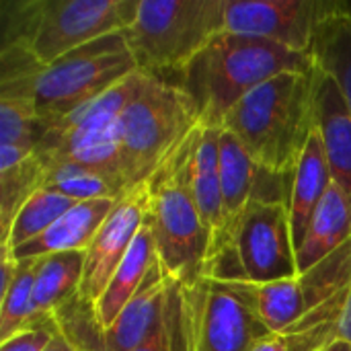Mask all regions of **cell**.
<instances>
[{
	"instance_id": "1",
	"label": "cell",
	"mask_w": 351,
	"mask_h": 351,
	"mask_svg": "<svg viewBox=\"0 0 351 351\" xmlns=\"http://www.w3.org/2000/svg\"><path fill=\"white\" fill-rule=\"evenodd\" d=\"M313 68L311 56L224 31L189 62L177 86L189 97L199 125L222 128L226 115L257 86L284 72L306 74Z\"/></svg>"
},
{
	"instance_id": "2",
	"label": "cell",
	"mask_w": 351,
	"mask_h": 351,
	"mask_svg": "<svg viewBox=\"0 0 351 351\" xmlns=\"http://www.w3.org/2000/svg\"><path fill=\"white\" fill-rule=\"evenodd\" d=\"M317 128L315 68L306 74L284 72L249 93L224 119L259 169L276 177H294Z\"/></svg>"
},
{
	"instance_id": "3",
	"label": "cell",
	"mask_w": 351,
	"mask_h": 351,
	"mask_svg": "<svg viewBox=\"0 0 351 351\" xmlns=\"http://www.w3.org/2000/svg\"><path fill=\"white\" fill-rule=\"evenodd\" d=\"M193 132L144 181V224L152 234L158 265L171 282L181 286H193L204 276L212 239L191 193Z\"/></svg>"
},
{
	"instance_id": "4",
	"label": "cell",
	"mask_w": 351,
	"mask_h": 351,
	"mask_svg": "<svg viewBox=\"0 0 351 351\" xmlns=\"http://www.w3.org/2000/svg\"><path fill=\"white\" fill-rule=\"evenodd\" d=\"M226 31V0H140L123 37L138 70L177 84L189 62Z\"/></svg>"
},
{
	"instance_id": "5",
	"label": "cell",
	"mask_w": 351,
	"mask_h": 351,
	"mask_svg": "<svg viewBox=\"0 0 351 351\" xmlns=\"http://www.w3.org/2000/svg\"><path fill=\"white\" fill-rule=\"evenodd\" d=\"M199 125L189 97L173 82L148 76L125 107L119 130L132 187H138Z\"/></svg>"
},
{
	"instance_id": "6",
	"label": "cell",
	"mask_w": 351,
	"mask_h": 351,
	"mask_svg": "<svg viewBox=\"0 0 351 351\" xmlns=\"http://www.w3.org/2000/svg\"><path fill=\"white\" fill-rule=\"evenodd\" d=\"M134 72H138V64L123 33L105 35L68 51L45 66L39 76L35 90L39 125L64 119Z\"/></svg>"
},
{
	"instance_id": "7",
	"label": "cell",
	"mask_w": 351,
	"mask_h": 351,
	"mask_svg": "<svg viewBox=\"0 0 351 351\" xmlns=\"http://www.w3.org/2000/svg\"><path fill=\"white\" fill-rule=\"evenodd\" d=\"M183 288L191 311L195 351H251L271 335L249 282L199 278L193 286Z\"/></svg>"
},
{
	"instance_id": "8",
	"label": "cell",
	"mask_w": 351,
	"mask_h": 351,
	"mask_svg": "<svg viewBox=\"0 0 351 351\" xmlns=\"http://www.w3.org/2000/svg\"><path fill=\"white\" fill-rule=\"evenodd\" d=\"M140 0H41L31 49L43 66L105 35L128 31Z\"/></svg>"
},
{
	"instance_id": "9",
	"label": "cell",
	"mask_w": 351,
	"mask_h": 351,
	"mask_svg": "<svg viewBox=\"0 0 351 351\" xmlns=\"http://www.w3.org/2000/svg\"><path fill=\"white\" fill-rule=\"evenodd\" d=\"M346 6L339 0H226V31L308 56L319 29Z\"/></svg>"
},
{
	"instance_id": "10",
	"label": "cell",
	"mask_w": 351,
	"mask_h": 351,
	"mask_svg": "<svg viewBox=\"0 0 351 351\" xmlns=\"http://www.w3.org/2000/svg\"><path fill=\"white\" fill-rule=\"evenodd\" d=\"M237 255L249 284H274L298 276L290 202H253L237 230Z\"/></svg>"
},
{
	"instance_id": "11",
	"label": "cell",
	"mask_w": 351,
	"mask_h": 351,
	"mask_svg": "<svg viewBox=\"0 0 351 351\" xmlns=\"http://www.w3.org/2000/svg\"><path fill=\"white\" fill-rule=\"evenodd\" d=\"M146 218V185L140 183L123 197L99 228L97 237L84 251V274L80 294L97 304L109 286L113 274L125 259L134 239L144 226Z\"/></svg>"
},
{
	"instance_id": "12",
	"label": "cell",
	"mask_w": 351,
	"mask_h": 351,
	"mask_svg": "<svg viewBox=\"0 0 351 351\" xmlns=\"http://www.w3.org/2000/svg\"><path fill=\"white\" fill-rule=\"evenodd\" d=\"M315 119L333 183L351 197V109L337 82L315 66Z\"/></svg>"
},
{
	"instance_id": "13",
	"label": "cell",
	"mask_w": 351,
	"mask_h": 351,
	"mask_svg": "<svg viewBox=\"0 0 351 351\" xmlns=\"http://www.w3.org/2000/svg\"><path fill=\"white\" fill-rule=\"evenodd\" d=\"M117 202L119 199L113 197L78 202L39 239L10 251L12 259L23 261V259L47 257V255L70 253V251H86L93 239L97 237L99 228L103 226V222L117 206Z\"/></svg>"
},
{
	"instance_id": "14",
	"label": "cell",
	"mask_w": 351,
	"mask_h": 351,
	"mask_svg": "<svg viewBox=\"0 0 351 351\" xmlns=\"http://www.w3.org/2000/svg\"><path fill=\"white\" fill-rule=\"evenodd\" d=\"M169 286L171 280L156 261L136 296L105 331V351H136L156 331L162 321Z\"/></svg>"
},
{
	"instance_id": "15",
	"label": "cell",
	"mask_w": 351,
	"mask_h": 351,
	"mask_svg": "<svg viewBox=\"0 0 351 351\" xmlns=\"http://www.w3.org/2000/svg\"><path fill=\"white\" fill-rule=\"evenodd\" d=\"M333 185L331 167L325 154V146L321 140L319 130L315 128L304 154L296 167L292 177V195H290V220H292V237L296 251L300 249L306 230L327 195L329 187Z\"/></svg>"
},
{
	"instance_id": "16",
	"label": "cell",
	"mask_w": 351,
	"mask_h": 351,
	"mask_svg": "<svg viewBox=\"0 0 351 351\" xmlns=\"http://www.w3.org/2000/svg\"><path fill=\"white\" fill-rule=\"evenodd\" d=\"M220 136L222 128L197 125L191 148V193L202 222L214 237L224 224V199L220 181Z\"/></svg>"
},
{
	"instance_id": "17",
	"label": "cell",
	"mask_w": 351,
	"mask_h": 351,
	"mask_svg": "<svg viewBox=\"0 0 351 351\" xmlns=\"http://www.w3.org/2000/svg\"><path fill=\"white\" fill-rule=\"evenodd\" d=\"M351 239V197L339 187L331 185L323 197L306 237L296 251L298 274H306L341 245Z\"/></svg>"
},
{
	"instance_id": "18",
	"label": "cell",
	"mask_w": 351,
	"mask_h": 351,
	"mask_svg": "<svg viewBox=\"0 0 351 351\" xmlns=\"http://www.w3.org/2000/svg\"><path fill=\"white\" fill-rule=\"evenodd\" d=\"M45 167L41 158L21 146H0V234L6 243L21 208L43 189Z\"/></svg>"
},
{
	"instance_id": "19",
	"label": "cell",
	"mask_w": 351,
	"mask_h": 351,
	"mask_svg": "<svg viewBox=\"0 0 351 351\" xmlns=\"http://www.w3.org/2000/svg\"><path fill=\"white\" fill-rule=\"evenodd\" d=\"M156 261L158 259H156L154 241H152L148 226L144 224L140 228L138 237L134 239L125 259L113 274L103 296L95 304L99 321L105 331L115 323V319L121 315L125 304L136 296V292L140 290V286L144 284V280L148 278V274L156 265Z\"/></svg>"
},
{
	"instance_id": "20",
	"label": "cell",
	"mask_w": 351,
	"mask_h": 351,
	"mask_svg": "<svg viewBox=\"0 0 351 351\" xmlns=\"http://www.w3.org/2000/svg\"><path fill=\"white\" fill-rule=\"evenodd\" d=\"M146 74L144 72H134L119 84H115L111 90L105 95L97 97L95 101L86 103L84 107L76 109L74 113L66 115L60 121H53L49 125H39V140L41 138H62L70 134H88L97 130H105L113 125L115 121L121 119L125 107L136 99L144 84ZM37 140V142H39Z\"/></svg>"
},
{
	"instance_id": "21",
	"label": "cell",
	"mask_w": 351,
	"mask_h": 351,
	"mask_svg": "<svg viewBox=\"0 0 351 351\" xmlns=\"http://www.w3.org/2000/svg\"><path fill=\"white\" fill-rule=\"evenodd\" d=\"M84 274V251H70L41 257L33 288L31 327L53 317V311L80 292Z\"/></svg>"
},
{
	"instance_id": "22",
	"label": "cell",
	"mask_w": 351,
	"mask_h": 351,
	"mask_svg": "<svg viewBox=\"0 0 351 351\" xmlns=\"http://www.w3.org/2000/svg\"><path fill=\"white\" fill-rule=\"evenodd\" d=\"M308 56L337 82L351 109V2L319 29Z\"/></svg>"
},
{
	"instance_id": "23",
	"label": "cell",
	"mask_w": 351,
	"mask_h": 351,
	"mask_svg": "<svg viewBox=\"0 0 351 351\" xmlns=\"http://www.w3.org/2000/svg\"><path fill=\"white\" fill-rule=\"evenodd\" d=\"M76 204L78 202L68 195L56 193L51 189H39L16 214L10 234H8L6 243L2 245V249L14 251L23 245L39 239Z\"/></svg>"
},
{
	"instance_id": "24",
	"label": "cell",
	"mask_w": 351,
	"mask_h": 351,
	"mask_svg": "<svg viewBox=\"0 0 351 351\" xmlns=\"http://www.w3.org/2000/svg\"><path fill=\"white\" fill-rule=\"evenodd\" d=\"M41 265V257L16 261L10 286L0 294V343L23 329L33 319V288Z\"/></svg>"
},
{
	"instance_id": "25",
	"label": "cell",
	"mask_w": 351,
	"mask_h": 351,
	"mask_svg": "<svg viewBox=\"0 0 351 351\" xmlns=\"http://www.w3.org/2000/svg\"><path fill=\"white\" fill-rule=\"evenodd\" d=\"M136 351H195L189 300L181 284L171 282L160 325Z\"/></svg>"
},
{
	"instance_id": "26",
	"label": "cell",
	"mask_w": 351,
	"mask_h": 351,
	"mask_svg": "<svg viewBox=\"0 0 351 351\" xmlns=\"http://www.w3.org/2000/svg\"><path fill=\"white\" fill-rule=\"evenodd\" d=\"M43 167H45L43 189H51V191L68 195L76 202L103 199V197L119 199L125 195L109 179L101 177L93 171L80 169L72 162H49Z\"/></svg>"
},
{
	"instance_id": "27",
	"label": "cell",
	"mask_w": 351,
	"mask_h": 351,
	"mask_svg": "<svg viewBox=\"0 0 351 351\" xmlns=\"http://www.w3.org/2000/svg\"><path fill=\"white\" fill-rule=\"evenodd\" d=\"M60 333L76 351H105V329L97 308L80 292L53 311Z\"/></svg>"
},
{
	"instance_id": "28",
	"label": "cell",
	"mask_w": 351,
	"mask_h": 351,
	"mask_svg": "<svg viewBox=\"0 0 351 351\" xmlns=\"http://www.w3.org/2000/svg\"><path fill=\"white\" fill-rule=\"evenodd\" d=\"M339 339V321L271 333L251 351H321Z\"/></svg>"
},
{
	"instance_id": "29",
	"label": "cell",
	"mask_w": 351,
	"mask_h": 351,
	"mask_svg": "<svg viewBox=\"0 0 351 351\" xmlns=\"http://www.w3.org/2000/svg\"><path fill=\"white\" fill-rule=\"evenodd\" d=\"M60 333L56 319H47L39 325L19 331L10 339L0 343V351H45L49 348L51 339Z\"/></svg>"
},
{
	"instance_id": "30",
	"label": "cell",
	"mask_w": 351,
	"mask_h": 351,
	"mask_svg": "<svg viewBox=\"0 0 351 351\" xmlns=\"http://www.w3.org/2000/svg\"><path fill=\"white\" fill-rule=\"evenodd\" d=\"M339 339H346L351 343V282L350 292H348V304H346V311L339 321Z\"/></svg>"
},
{
	"instance_id": "31",
	"label": "cell",
	"mask_w": 351,
	"mask_h": 351,
	"mask_svg": "<svg viewBox=\"0 0 351 351\" xmlns=\"http://www.w3.org/2000/svg\"><path fill=\"white\" fill-rule=\"evenodd\" d=\"M45 351H76L68 341H66V337L62 335V333H58L53 339H51V343H49V348Z\"/></svg>"
},
{
	"instance_id": "32",
	"label": "cell",
	"mask_w": 351,
	"mask_h": 351,
	"mask_svg": "<svg viewBox=\"0 0 351 351\" xmlns=\"http://www.w3.org/2000/svg\"><path fill=\"white\" fill-rule=\"evenodd\" d=\"M321 351H351V343L346 339H335L331 346H327L325 350Z\"/></svg>"
}]
</instances>
